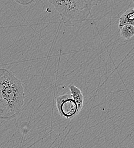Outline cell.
<instances>
[{
  "instance_id": "1",
  "label": "cell",
  "mask_w": 134,
  "mask_h": 148,
  "mask_svg": "<svg viewBox=\"0 0 134 148\" xmlns=\"http://www.w3.org/2000/svg\"><path fill=\"white\" fill-rule=\"evenodd\" d=\"M25 97L19 79L11 71L0 69V119L16 117L23 108Z\"/></svg>"
},
{
  "instance_id": "2",
  "label": "cell",
  "mask_w": 134,
  "mask_h": 148,
  "mask_svg": "<svg viewBox=\"0 0 134 148\" xmlns=\"http://www.w3.org/2000/svg\"><path fill=\"white\" fill-rule=\"evenodd\" d=\"M59 13L63 22L75 23L87 19L93 7L103 0H48Z\"/></svg>"
},
{
  "instance_id": "3",
  "label": "cell",
  "mask_w": 134,
  "mask_h": 148,
  "mask_svg": "<svg viewBox=\"0 0 134 148\" xmlns=\"http://www.w3.org/2000/svg\"><path fill=\"white\" fill-rule=\"evenodd\" d=\"M56 104L59 113L65 119L72 118L79 113L77 103L70 93L58 96Z\"/></svg>"
},
{
  "instance_id": "4",
  "label": "cell",
  "mask_w": 134,
  "mask_h": 148,
  "mask_svg": "<svg viewBox=\"0 0 134 148\" xmlns=\"http://www.w3.org/2000/svg\"><path fill=\"white\" fill-rule=\"evenodd\" d=\"M69 88L70 91V94L74 100L76 101L78 106V110L79 113L82 110L83 107L84 96L80 90L73 84L69 86Z\"/></svg>"
},
{
  "instance_id": "5",
  "label": "cell",
  "mask_w": 134,
  "mask_h": 148,
  "mask_svg": "<svg viewBox=\"0 0 134 148\" xmlns=\"http://www.w3.org/2000/svg\"><path fill=\"white\" fill-rule=\"evenodd\" d=\"M134 25V7L127 10L120 17L118 27L121 29L123 26L126 25Z\"/></svg>"
},
{
  "instance_id": "6",
  "label": "cell",
  "mask_w": 134,
  "mask_h": 148,
  "mask_svg": "<svg viewBox=\"0 0 134 148\" xmlns=\"http://www.w3.org/2000/svg\"><path fill=\"white\" fill-rule=\"evenodd\" d=\"M120 36L126 40L131 39L134 36V25H126L120 29Z\"/></svg>"
},
{
  "instance_id": "7",
  "label": "cell",
  "mask_w": 134,
  "mask_h": 148,
  "mask_svg": "<svg viewBox=\"0 0 134 148\" xmlns=\"http://www.w3.org/2000/svg\"><path fill=\"white\" fill-rule=\"evenodd\" d=\"M16 2L21 4V5H29L33 3L35 0H16Z\"/></svg>"
}]
</instances>
